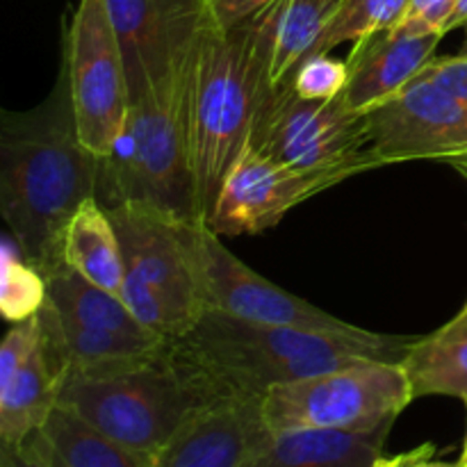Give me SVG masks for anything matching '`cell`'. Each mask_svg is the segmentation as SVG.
I'll list each match as a JSON object with an SVG mask.
<instances>
[{"label":"cell","mask_w":467,"mask_h":467,"mask_svg":"<svg viewBox=\"0 0 467 467\" xmlns=\"http://www.w3.org/2000/svg\"><path fill=\"white\" fill-rule=\"evenodd\" d=\"M422 76L445 87L447 91L467 105V55H450V57H433L422 68Z\"/></svg>","instance_id":"obj_26"},{"label":"cell","mask_w":467,"mask_h":467,"mask_svg":"<svg viewBox=\"0 0 467 467\" xmlns=\"http://www.w3.org/2000/svg\"><path fill=\"white\" fill-rule=\"evenodd\" d=\"M390 429L392 424L374 431H278L246 467H374L383 459Z\"/></svg>","instance_id":"obj_16"},{"label":"cell","mask_w":467,"mask_h":467,"mask_svg":"<svg viewBox=\"0 0 467 467\" xmlns=\"http://www.w3.org/2000/svg\"><path fill=\"white\" fill-rule=\"evenodd\" d=\"M108 213L121 242L123 304L146 328L178 340L205 310L182 223L137 203L114 205Z\"/></svg>","instance_id":"obj_6"},{"label":"cell","mask_w":467,"mask_h":467,"mask_svg":"<svg viewBox=\"0 0 467 467\" xmlns=\"http://www.w3.org/2000/svg\"><path fill=\"white\" fill-rule=\"evenodd\" d=\"M0 467H48L41 451L36 433L21 442V445H3L0 442Z\"/></svg>","instance_id":"obj_28"},{"label":"cell","mask_w":467,"mask_h":467,"mask_svg":"<svg viewBox=\"0 0 467 467\" xmlns=\"http://www.w3.org/2000/svg\"><path fill=\"white\" fill-rule=\"evenodd\" d=\"M64 265L76 269L94 285L121 296V242H119L112 217L96 196L87 199L68 223L67 235H64Z\"/></svg>","instance_id":"obj_20"},{"label":"cell","mask_w":467,"mask_h":467,"mask_svg":"<svg viewBox=\"0 0 467 467\" xmlns=\"http://www.w3.org/2000/svg\"><path fill=\"white\" fill-rule=\"evenodd\" d=\"M465 406H467V401H465ZM461 467H467V433H465V445H463V454H461Z\"/></svg>","instance_id":"obj_33"},{"label":"cell","mask_w":467,"mask_h":467,"mask_svg":"<svg viewBox=\"0 0 467 467\" xmlns=\"http://www.w3.org/2000/svg\"><path fill=\"white\" fill-rule=\"evenodd\" d=\"M265 87L258 14L233 27L210 26L192 55L187 91L196 205L205 223L249 144Z\"/></svg>","instance_id":"obj_3"},{"label":"cell","mask_w":467,"mask_h":467,"mask_svg":"<svg viewBox=\"0 0 467 467\" xmlns=\"http://www.w3.org/2000/svg\"><path fill=\"white\" fill-rule=\"evenodd\" d=\"M465 26H467V0H459L454 12H451L450 21H447L445 32H451L456 30V27H465Z\"/></svg>","instance_id":"obj_29"},{"label":"cell","mask_w":467,"mask_h":467,"mask_svg":"<svg viewBox=\"0 0 467 467\" xmlns=\"http://www.w3.org/2000/svg\"><path fill=\"white\" fill-rule=\"evenodd\" d=\"M285 85V82H283ZM287 85L310 100H331L345 91L347 85V62H337L328 55H313L306 57L287 78Z\"/></svg>","instance_id":"obj_24"},{"label":"cell","mask_w":467,"mask_h":467,"mask_svg":"<svg viewBox=\"0 0 467 467\" xmlns=\"http://www.w3.org/2000/svg\"><path fill=\"white\" fill-rule=\"evenodd\" d=\"M62 62L82 144L99 160L108 158L126 128L130 91L105 0L78 3L64 35Z\"/></svg>","instance_id":"obj_9"},{"label":"cell","mask_w":467,"mask_h":467,"mask_svg":"<svg viewBox=\"0 0 467 467\" xmlns=\"http://www.w3.org/2000/svg\"><path fill=\"white\" fill-rule=\"evenodd\" d=\"M401 365L415 400L442 395L467 401V331L456 319L418 337Z\"/></svg>","instance_id":"obj_21"},{"label":"cell","mask_w":467,"mask_h":467,"mask_svg":"<svg viewBox=\"0 0 467 467\" xmlns=\"http://www.w3.org/2000/svg\"><path fill=\"white\" fill-rule=\"evenodd\" d=\"M99 164L78 132L64 62L39 105L0 114V213L23 258L44 276L64 265V235L96 196Z\"/></svg>","instance_id":"obj_1"},{"label":"cell","mask_w":467,"mask_h":467,"mask_svg":"<svg viewBox=\"0 0 467 467\" xmlns=\"http://www.w3.org/2000/svg\"><path fill=\"white\" fill-rule=\"evenodd\" d=\"M214 21L222 27H233L267 7L272 0H205Z\"/></svg>","instance_id":"obj_27"},{"label":"cell","mask_w":467,"mask_h":467,"mask_svg":"<svg viewBox=\"0 0 467 467\" xmlns=\"http://www.w3.org/2000/svg\"><path fill=\"white\" fill-rule=\"evenodd\" d=\"M442 35L390 27L356 41L347 62L342 100L354 112L365 114L400 94L433 59Z\"/></svg>","instance_id":"obj_15"},{"label":"cell","mask_w":467,"mask_h":467,"mask_svg":"<svg viewBox=\"0 0 467 467\" xmlns=\"http://www.w3.org/2000/svg\"><path fill=\"white\" fill-rule=\"evenodd\" d=\"M374 153L386 164L467 158V105L420 73L379 108L365 112Z\"/></svg>","instance_id":"obj_12"},{"label":"cell","mask_w":467,"mask_h":467,"mask_svg":"<svg viewBox=\"0 0 467 467\" xmlns=\"http://www.w3.org/2000/svg\"><path fill=\"white\" fill-rule=\"evenodd\" d=\"M9 240L3 249V283H0V306L7 322L16 324L30 319L46 304V276L32 267L26 258L14 254Z\"/></svg>","instance_id":"obj_23"},{"label":"cell","mask_w":467,"mask_h":467,"mask_svg":"<svg viewBox=\"0 0 467 467\" xmlns=\"http://www.w3.org/2000/svg\"><path fill=\"white\" fill-rule=\"evenodd\" d=\"M36 441L48 467H153L150 456L121 445L62 404L36 431Z\"/></svg>","instance_id":"obj_19"},{"label":"cell","mask_w":467,"mask_h":467,"mask_svg":"<svg viewBox=\"0 0 467 467\" xmlns=\"http://www.w3.org/2000/svg\"><path fill=\"white\" fill-rule=\"evenodd\" d=\"M223 400L176 340H167L149 358L117 372L64 377L57 404L121 445L155 459L190 420Z\"/></svg>","instance_id":"obj_4"},{"label":"cell","mask_w":467,"mask_h":467,"mask_svg":"<svg viewBox=\"0 0 467 467\" xmlns=\"http://www.w3.org/2000/svg\"><path fill=\"white\" fill-rule=\"evenodd\" d=\"M451 167L459 169V171L463 173V176L467 178V158H463V160H456V162H451Z\"/></svg>","instance_id":"obj_32"},{"label":"cell","mask_w":467,"mask_h":467,"mask_svg":"<svg viewBox=\"0 0 467 467\" xmlns=\"http://www.w3.org/2000/svg\"><path fill=\"white\" fill-rule=\"evenodd\" d=\"M413 390L401 363H351L274 386L260 400L269 431H374L404 413Z\"/></svg>","instance_id":"obj_8"},{"label":"cell","mask_w":467,"mask_h":467,"mask_svg":"<svg viewBox=\"0 0 467 467\" xmlns=\"http://www.w3.org/2000/svg\"><path fill=\"white\" fill-rule=\"evenodd\" d=\"M105 7L123 55L130 103L176 76L217 23L205 0H105Z\"/></svg>","instance_id":"obj_11"},{"label":"cell","mask_w":467,"mask_h":467,"mask_svg":"<svg viewBox=\"0 0 467 467\" xmlns=\"http://www.w3.org/2000/svg\"><path fill=\"white\" fill-rule=\"evenodd\" d=\"M190 62L130 103L117 149L99 164L96 199L105 210L137 203L178 223L203 222L190 153Z\"/></svg>","instance_id":"obj_5"},{"label":"cell","mask_w":467,"mask_h":467,"mask_svg":"<svg viewBox=\"0 0 467 467\" xmlns=\"http://www.w3.org/2000/svg\"><path fill=\"white\" fill-rule=\"evenodd\" d=\"M413 456H415V450L406 451V454H400V456H390V459H388V456H383V459L379 461L374 467H406L410 463V459H413Z\"/></svg>","instance_id":"obj_30"},{"label":"cell","mask_w":467,"mask_h":467,"mask_svg":"<svg viewBox=\"0 0 467 467\" xmlns=\"http://www.w3.org/2000/svg\"><path fill=\"white\" fill-rule=\"evenodd\" d=\"M413 336L276 327L205 308L176 345L222 397L263 400L274 386L331 372L351 363H404Z\"/></svg>","instance_id":"obj_2"},{"label":"cell","mask_w":467,"mask_h":467,"mask_svg":"<svg viewBox=\"0 0 467 467\" xmlns=\"http://www.w3.org/2000/svg\"><path fill=\"white\" fill-rule=\"evenodd\" d=\"M347 181L337 171H308L244 149L223 181L208 226L217 235H255L276 226L295 205Z\"/></svg>","instance_id":"obj_13"},{"label":"cell","mask_w":467,"mask_h":467,"mask_svg":"<svg viewBox=\"0 0 467 467\" xmlns=\"http://www.w3.org/2000/svg\"><path fill=\"white\" fill-rule=\"evenodd\" d=\"M62 379L55 372L44 337L12 374L0 379V442L21 445L39 431L59 401Z\"/></svg>","instance_id":"obj_18"},{"label":"cell","mask_w":467,"mask_h":467,"mask_svg":"<svg viewBox=\"0 0 467 467\" xmlns=\"http://www.w3.org/2000/svg\"><path fill=\"white\" fill-rule=\"evenodd\" d=\"M182 235L190 251L203 308H214L233 317L258 324H276V327L319 328V331H347L356 327L255 274L249 265L242 263L222 244L219 235L208 223H182Z\"/></svg>","instance_id":"obj_10"},{"label":"cell","mask_w":467,"mask_h":467,"mask_svg":"<svg viewBox=\"0 0 467 467\" xmlns=\"http://www.w3.org/2000/svg\"><path fill=\"white\" fill-rule=\"evenodd\" d=\"M409 3L410 0H342L306 57L328 55V50L345 41L356 44L369 35L390 30L401 21Z\"/></svg>","instance_id":"obj_22"},{"label":"cell","mask_w":467,"mask_h":467,"mask_svg":"<svg viewBox=\"0 0 467 467\" xmlns=\"http://www.w3.org/2000/svg\"><path fill=\"white\" fill-rule=\"evenodd\" d=\"M454 319H456V324H461V327H463L465 331H467V304L463 306V310H461V313L456 315Z\"/></svg>","instance_id":"obj_31"},{"label":"cell","mask_w":467,"mask_h":467,"mask_svg":"<svg viewBox=\"0 0 467 467\" xmlns=\"http://www.w3.org/2000/svg\"><path fill=\"white\" fill-rule=\"evenodd\" d=\"M269 438L260 400L233 397L190 420L153 467H246Z\"/></svg>","instance_id":"obj_14"},{"label":"cell","mask_w":467,"mask_h":467,"mask_svg":"<svg viewBox=\"0 0 467 467\" xmlns=\"http://www.w3.org/2000/svg\"><path fill=\"white\" fill-rule=\"evenodd\" d=\"M461 55H467V26H465V41H463V48H461Z\"/></svg>","instance_id":"obj_34"},{"label":"cell","mask_w":467,"mask_h":467,"mask_svg":"<svg viewBox=\"0 0 467 467\" xmlns=\"http://www.w3.org/2000/svg\"><path fill=\"white\" fill-rule=\"evenodd\" d=\"M459 0H410L406 14L397 27L418 35H442L445 36L447 21L454 12Z\"/></svg>","instance_id":"obj_25"},{"label":"cell","mask_w":467,"mask_h":467,"mask_svg":"<svg viewBox=\"0 0 467 467\" xmlns=\"http://www.w3.org/2000/svg\"><path fill=\"white\" fill-rule=\"evenodd\" d=\"M342 0H272L258 12L267 89L283 85L308 55Z\"/></svg>","instance_id":"obj_17"},{"label":"cell","mask_w":467,"mask_h":467,"mask_svg":"<svg viewBox=\"0 0 467 467\" xmlns=\"http://www.w3.org/2000/svg\"><path fill=\"white\" fill-rule=\"evenodd\" d=\"M246 149L308 171L354 178L383 167L369 141L365 114L342 100L301 99L290 85L265 87Z\"/></svg>","instance_id":"obj_7"}]
</instances>
